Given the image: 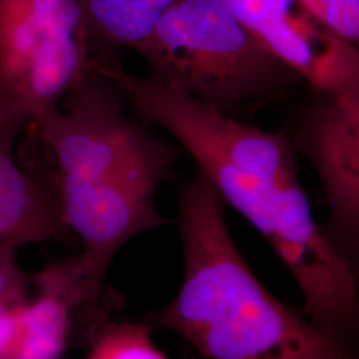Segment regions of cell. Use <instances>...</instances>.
Masks as SVG:
<instances>
[{
    "mask_svg": "<svg viewBox=\"0 0 359 359\" xmlns=\"http://www.w3.org/2000/svg\"><path fill=\"white\" fill-rule=\"evenodd\" d=\"M154 327L142 320H109L87 347L83 359H169L156 346Z\"/></svg>",
    "mask_w": 359,
    "mask_h": 359,
    "instance_id": "obj_10",
    "label": "cell"
},
{
    "mask_svg": "<svg viewBox=\"0 0 359 359\" xmlns=\"http://www.w3.org/2000/svg\"><path fill=\"white\" fill-rule=\"evenodd\" d=\"M136 52L157 83L229 117L302 81L222 0H175Z\"/></svg>",
    "mask_w": 359,
    "mask_h": 359,
    "instance_id": "obj_3",
    "label": "cell"
},
{
    "mask_svg": "<svg viewBox=\"0 0 359 359\" xmlns=\"http://www.w3.org/2000/svg\"><path fill=\"white\" fill-rule=\"evenodd\" d=\"M19 246L0 243V306L28 294L29 278L18 265Z\"/></svg>",
    "mask_w": 359,
    "mask_h": 359,
    "instance_id": "obj_12",
    "label": "cell"
},
{
    "mask_svg": "<svg viewBox=\"0 0 359 359\" xmlns=\"http://www.w3.org/2000/svg\"><path fill=\"white\" fill-rule=\"evenodd\" d=\"M27 124L0 112V243L16 246L68 243L55 176L50 163L23 164L16 142Z\"/></svg>",
    "mask_w": 359,
    "mask_h": 359,
    "instance_id": "obj_8",
    "label": "cell"
},
{
    "mask_svg": "<svg viewBox=\"0 0 359 359\" xmlns=\"http://www.w3.org/2000/svg\"><path fill=\"white\" fill-rule=\"evenodd\" d=\"M245 29L314 93L359 96L358 46L301 0H222Z\"/></svg>",
    "mask_w": 359,
    "mask_h": 359,
    "instance_id": "obj_7",
    "label": "cell"
},
{
    "mask_svg": "<svg viewBox=\"0 0 359 359\" xmlns=\"http://www.w3.org/2000/svg\"><path fill=\"white\" fill-rule=\"evenodd\" d=\"M77 0H0V112L32 128L90 74Z\"/></svg>",
    "mask_w": 359,
    "mask_h": 359,
    "instance_id": "obj_4",
    "label": "cell"
},
{
    "mask_svg": "<svg viewBox=\"0 0 359 359\" xmlns=\"http://www.w3.org/2000/svg\"><path fill=\"white\" fill-rule=\"evenodd\" d=\"M31 283L35 294L11 309L4 359H62L71 348H87L120 306L117 294H92L79 255L48 264Z\"/></svg>",
    "mask_w": 359,
    "mask_h": 359,
    "instance_id": "obj_6",
    "label": "cell"
},
{
    "mask_svg": "<svg viewBox=\"0 0 359 359\" xmlns=\"http://www.w3.org/2000/svg\"><path fill=\"white\" fill-rule=\"evenodd\" d=\"M115 83L90 67L59 108L35 129L48 154L62 215L81 244L79 258L92 287L105 286L108 269L133 237L167 219L154 196L179 151L154 136Z\"/></svg>",
    "mask_w": 359,
    "mask_h": 359,
    "instance_id": "obj_1",
    "label": "cell"
},
{
    "mask_svg": "<svg viewBox=\"0 0 359 359\" xmlns=\"http://www.w3.org/2000/svg\"><path fill=\"white\" fill-rule=\"evenodd\" d=\"M338 36L358 46L359 0H301Z\"/></svg>",
    "mask_w": 359,
    "mask_h": 359,
    "instance_id": "obj_11",
    "label": "cell"
},
{
    "mask_svg": "<svg viewBox=\"0 0 359 359\" xmlns=\"http://www.w3.org/2000/svg\"><path fill=\"white\" fill-rule=\"evenodd\" d=\"M93 56L137 51L175 0H77Z\"/></svg>",
    "mask_w": 359,
    "mask_h": 359,
    "instance_id": "obj_9",
    "label": "cell"
},
{
    "mask_svg": "<svg viewBox=\"0 0 359 359\" xmlns=\"http://www.w3.org/2000/svg\"><path fill=\"white\" fill-rule=\"evenodd\" d=\"M225 208L196 167L179 193L181 286L144 320L208 359H359L358 348L330 338L261 283L231 237Z\"/></svg>",
    "mask_w": 359,
    "mask_h": 359,
    "instance_id": "obj_2",
    "label": "cell"
},
{
    "mask_svg": "<svg viewBox=\"0 0 359 359\" xmlns=\"http://www.w3.org/2000/svg\"><path fill=\"white\" fill-rule=\"evenodd\" d=\"M289 139L321 181L329 205L325 238L358 271L359 96L313 92Z\"/></svg>",
    "mask_w": 359,
    "mask_h": 359,
    "instance_id": "obj_5",
    "label": "cell"
}]
</instances>
